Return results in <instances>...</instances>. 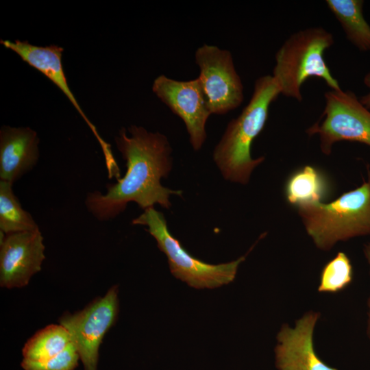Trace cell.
<instances>
[{
	"label": "cell",
	"mask_w": 370,
	"mask_h": 370,
	"mask_svg": "<svg viewBox=\"0 0 370 370\" xmlns=\"http://www.w3.org/2000/svg\"><path fill=\"white\" fill-rule=\"evenodd\" d=\"M71 343V336L62 325H49L37 332L24 345L23 360L44 362L53 357Z\"/></svg>",
	"instance_id": "9a60e30c"
},
{
	"label": "cell",
	"mask_w": 370,
	"mask_h": 370,
	"mask_svg": "<svg viewBox=\"0 0 370 370\" xmlns=\"http://www.w3.org/2000/svg\"><path fill=\"white\" fill-rule=\"evenodd\" d=\"M364 84L369 89V92L359 97L360 103L368 110H370V71L365 74L363 78Z\"/></svg>",
	"instance_id": "ffe728a7"
},
{
	"label": "cell",
	"mask_w": 370,
	"mask_h": 370,
	"mask_svg": "<svg viewBox=\"0 0 370 370\" xmlns=\"http://www.w3.org/2000/svg\"><path fill=\"white\" fill-rule=\"evenodd\" d=\"M39 138L30 127L0 130V180L12 184L31 171L39 158Z\"/></svg>",
	"instance_id": "4fadbf2b"
},
{
	"label": "cell",
	"mask_w": 370,
	"mask_h": 370,
	"mask_svg": "<svg viewBox=\"0 0 370 370\" xmlns=\"http://www.w3.org/2000/svg\"><path fill=\"white\" fill-rule=\"evenodd\" d=\"M325 190V182L320 173L313 166L306 165L290 177L285 193L287 201L298 206L321 201Z\"/></svg>",
	"instance_id": "e0dca14e"
},
{
	"label": "cell",
	"mask_w": 370,
	"mask_h": 370,
	"mask_svg": "<svg viewBox=\"0 0 370 370\" xmlns=\"http://www.w3.org/2000/svg\"><path fill=\"white\" fill-rule=\"evenodd\" d=\"M363 251H364L365 256L370 266V243L365 244L364 245ZM367 304L369 307V312H368L367 334L370 340V297L368 299Z\"/></svg>",
	"instance_id": "44dd1931"
},
{
	"label": "cell",
	"mask_w": 370,
	"mask_h": 370,
	"mask_svg": "<svg viewBox=\"0 0 370 370\" xmlns=\"http://www.w3.org/2000/svg\"><path fill=\"white\" fill-rule=\"evenodd\" d=\"M353 280V268L351 261L344 252L325 264L321 275L318 291L335 293L347 288Z\"/></svg>",
	"instance_id": "ac0fdd59"
},
{
	"label": "cell",
	"mask_w": 370,
	"mask_h": 370,
	"mask_svg": "<svg viewBox=\"0 0 370 370\" xmlns=\"http://www.w3.org/2000/svg\"><path fill=\"white\" fill-rule=\"evenodd\" d=\"M195 59L211 114H224L238 108L243 101V86L230 51L204 44L196 50Z\"/></svg>",
	"instance_id": "ba28073f"
},
{
	"label": "cell",
	"mask_w": 370,
	"mask_h": 370,
	"mask_svg": "<svg viewBox=\"0 0 370 370\" xmlns=\"http://www.w3.org/2000/svg\"><path fill=\"white\" fill-rule=\"evenodd\" d=\"M119 312L118 286L111 287L83 310L66 312L59 323L69 332L84 370H97L99 349L103 338L115 323Z\"/></svg>",
	"instance_id": "52a82bcc"
},
{
	"label": "cell",
	"mask_w": 370,
	"mask_h": 370,
	"mask_svg": "<svg viewBox=\"0 0 370 370\" xmlns=\"http://www.w3.org/2000/svg\"><path fill=\"white\" fill-rule=\"evenodd\" d=\"M133 225L147 227L160 250L166 256L171 273L188 286L199 288H214L233 282L239 264L246 255L225 263L212 264L190 254L180 241L170 232L163 213L149 208L132 221Z\"/></svg>",
	"instance_id": "5b68a950"
},
{
	"label": "cell",
	"mask_w": 370,
	"mask_h": 370,
	"mask_svg": "<svg viewBox=\"0 0 370 370\" xmlns=\"http://www.w3.org/2000/svg\"><path fill=\"white\" fill-rule=\"evenodd\" d=\"M334 43L333 34L322 27H309L291 34L275 53L271 75L281 95L302 101L301 87L312 77L323 80L330 90L341 89L324 58L325 52Z\"/></svg>",
	"instance_id": "277c9868"
},
{
	"label": "cell",
	"mask_w": 370,
	"mask_h": 370,
	"mask_svg": "<svg viewBox=\"0 0 370 370\" xmlns=\"http://www.w3.org/2000/svg\"><path fill=\"white\" fill-rule=\"evenodd\" d=\"M0 233V285L8 288L25 286L41 270L45 258L42 235L40 230Z\"/></svg>",
	"instance_id": "30bf717a"
},
{
	"label": "cell",
	"mask_w": 370,
	"mask_h": 370,
	"mask_svg": "<svg viewBox=\"0 0 370 370\" xmlns=\"http://www.w3.org/2000/svg\"><path fill=\"white\" fill-rule=\"evenodd\" d=\"M320 119L306 130L318 135L323 153L330 155L341 141L358 142L370 147V112L351 90H329Z\"/></svg>",
	"instance_id": "8992f818"
},
{
	"label": "cell",
	"mask_w": 370,
	"mask_h": 370,
	"mask_svg": "<svg viewBox=\"0 0 370 370\" xmlns=\"http://www.w3.org/2000/svg\"><path fill=\"white\" fill-rule=\"evenodd\" d=\"M319 317V312L309 311L296 321L295 328L282 325L274 351L278 370H338L315 353L312 336Z\"/></svg>",
	"instance_id": "8fae6325"
},
{
	"label": "cell",
	"mask_w": 370,
	"mask_h": 370,
	"mask_svg": "<svg viewBox=\"0 0 370 370\" xmlns=\"http://www.w3.org/2000/svg\"><path fill=\"white\" fill-rule=\"evenodd\" d=\"M368 180L333 201L303 204L298 213L317 248L329 251L338 241L370 235V171Z\"/></svg>",
	"instance_id": "3957f363"
},
{
	"label": "cell",
	"mask_w": 370,
	"mask_h": 370,
	"mask_svg": "<svg viewBox=\"0 0 370 370\" xmlns=\"http://www.w3.org/2000/svg\"><path fill=\"white\" fill-rule=\"evenodd\" d=\"M122 128L115 137L117 149L125 161L126 173L116 183L107 184L106 193H88L84 203L88 211L98 221L112 219L123 212L127 204L135 202L144 210L158 204L169 209L172 195L182 196L181 190L163 186L172 169V149L167 138L160 132H150L132 125Z\"/></svg>",
	"instance_id": "6da1fadb"
},
{
	"label": "cell",
	"mask_w": 370,
	"mask_h": 370,
	"mask_svg": "<svg viewBox=\"0 0 370 370\" xmlns=\"http://www.w3.org/2000/svg\"><path fill=\"white\" fill-rule=\"evenodd\" d=\"M280 94L271 75L256 80L250 100L229 122L213 151V160L225 180L245 185L254 169L264 160V156L252 158L251 145L264 127L271 104Z\"/></svg>",
	"instance_id": "7a4b0ae2"
},
{
	"label": "cell",
	"mask_w": 370,
	"mask_h": 370,
	"mask_svg": "<svg viewBox=\"0 0 370 370\" xmlns=\"http://www.w3.org/2000/svg\"><path fill=\"white\" fill-rule=\"evenodd\" d=\"M152 90L183 121L191 146L199 150L207 138L206 124L212 114L199 79L178 81L160 75L154 79Z\"/></svg>",
	"instance_id": "9c48e42d"
},
{
	"label": "cell",
	"mask_w": 370,
	"mask_h": 370,
	"mask_svg": "<svg viewBox=\"0 0 370 370\" xmlns=\"http://www.w3.org/2000/svg\"><path fill=\"white\" fill-rule=\"evenodd\" d=\"M347 40L360 51H370V25L363 14L362 0H326Z\"/></svg>",
	"instance_id": "5bb4252c"
},
{
	"label": "cell",
	"mask_w": 370,
	"mask_h": 370,
	"mask_svg": "<svg viewBox=\"0 0 370 370\" xmlns=\"http://www.w3.org/2000/svg\"><path fill=\"white\" fill-rule=\"evenodd\" d=\"M1 43L5 48L18 54L23 61L41 72L58 86L91 129L102 150L106 151L110 148V145L99 136L96 127L87 118L69 88L62 63L64 50L62 47L55 45L40 47L21 40H1Z\"/></svg>",
	"instance_id": "7c38bea8"
},
{
	"label": "cell",
	"mask_w": 370,
	"mask_h": 370,
	"mask_svg": "<svg viewBox=\"0 0 370 370\" xmlns=\"http://www.w3.org/2000/svg\"><path fill=\"white\" fill-rule=\"evenodd\" d=\"M79 355L71 342L61 352L44 362L23 360L21 366L23 370H75L78 365Z\"/></svg>",
	"instance_id": "d6986e66"
},
{
	"label": "cell",
	"mask_w": 370,
	"mask_h": 370,
	"mask_svg": "<svg viewBox=\"0 0 370 370\" xmlns=\"http://www.w3.org/2000/svg\"><path fill=\"white\" fill-rule=\"evenodd\" d=\"M12 186L0 180V232L7 235L39 230L32 216L22 208Z\"/></svg>",
	"instance_id": "2e32d148"
}]
</instances>
